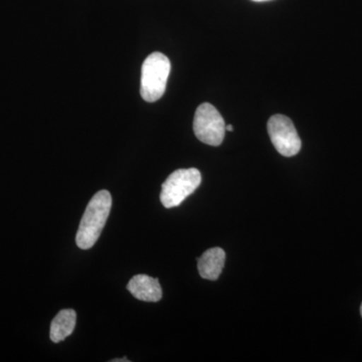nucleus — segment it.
<instances>
[{
	"mask_svg": "<svg viewBox=\"0 0 362 362\" xmlns=\"http://www.w3.org/2000/svg\"><path fill=\"white\" fill-rule=\"evenodd\" d=\"M194 131L199 141L211 146H218L225 138V120L213 105L202 104L195 112Z\"/></svg>",
	"mask_w": 362,
	"mask_h": 362,
	"instance_id": "4",
	"label": "nucleus"
},
{
	"mask_svg": "<svg viewBox=\"0 0 362 362\" xmlns=\"http://www.w3.org/2000/svg\"><path fill=\"white\" fill-rule=\"evenodd\" d=\"M361 316H362V304H361Z\"/></svg>",
	"mask_w": 362,
	"mask_h": 362,
	"instance_id": "12",
	"label": "nucleus"
},
{
	"mask_svg": "<svg viewBox=\"0 0 362 362\" xmlns=\"http://www.w3.org/2000/svg\"><path fill=\"white\" fill-rule=\"evenodd\" d=\"M233 127L232 125H226V131H233Z\"/></svg>",
	"mask_w": 362,
	"mask_h": 362,
	"instance_id": "10",
	"label": "nucleus"
},
{
	"mask_svg": "<svg viewBox=\"0 0 362 362\" xmlns=\"http://www.w3.org/2000/svg\"><path fill=\"white\" fill-rule=\"evenodd\" d=\"M268 133L274 147L281 156L291 157L301 150L302 143L294 124L288 117L277 114L268 122Z\"/></svg>",
	"mask_w": 362,
	"mask_h": 362,
	"instance_id": "5",
	"label": "nucleus"
},
{
	"mask_svg": "<svg viewBox=\"0 0 362 362\" xmlns=\"http://www.w3.org/2000/svg\"><path fill=\"white\" fill-rule=\"evenodd\" d=\"M77 314L71 309H64L52 321L49 337L52 342L59 343L70 337L75 329Z\"/></svg>",
	"mask_w": 362,
	"mask_h": 362,
	"instance_id": "8",
	"label": "nucleus"
},
{
	"mask_svg": "<svg viewBox=\"0 0 362 362\" xmlns=\"http://www.w3.org/2000/svg\"><path fill=\"white\" fill-rule=\"evenodd\" d=\"M170 69V61L161 52H153L145 59L142 65L140 88V94L145 101L152 103L163 96Z\"/></svg>",
	"mask_w": 362,
	"mask_h": 362,
	"instance_id": "2",
	"label": "nucleus"
},
{
	"mask_svg": "<svg viewBox=\"0 0 362 362\" xmlns=\"http://www.w3.org/2000/svg\"><path fill=\"white\" fill-rule=\"evenodd\" d=\"M252 1L262 2V1H268V0H252Z\"/></svg>",
	"mask_w": 362,
	"mask_h": 362,
	"instance_id": "11",
	"label": "nucleus"
},
{
	"mask_svg": "<svg viewBox=\"0 0 362 362\" xmlns=\"http://www.w3.org/2000/svg\"><path fill=\"white\" fill-rule=\"evenodd\" d=\"M128 291L144 302H158L162 298L161 286L158 279L147 275H136L127 285Z\"/></svg>",
	"mask_w": 362,
	"mask_h": 362,
	"instance_id": "6",
	"label": "nucleus"
},
{
	"mask_svg": "<svg viewBox=\"0 0 362 362\" xmlns=\"http://www.w3.org/2000/svg\"><path fill=\"white\" fill-rule=\"evenodd\" d=\"M112 362H129V359L124 358V359H113V361H111Z\"/></svg>",
	"mask_w": 362,
	"mask_h": 362,
	"instance_id": "9",
	"label": "nucleus"
},
{
	"mask_svg": "<svg viewBox=\"0 0 362 362\" xmlns=\"http://www.w3.org/2000/svg\"><path fill=\"white\" fill-rule=\"evenodd\" d=\"M111 207L112 197L108 190H100L92 197L76 235V243L80 249L89 250L96 244L108 220Z\"/></svg>",
	"mask_w": 362,
	"mask_h": 362,
	"instance_id": "1",
	"label": "nucleus"
},
{
	"mask_svg": "<svg viewBox=\"0 0 362 362\" xmlns=\"http://www.w3.org/2000/svg\"><path fill=\"white\" fill-rule=\"evenodd\" d=\"M202 175L197 168L178 169L162 185L161 204L166 209L180 206L201 185Z\"/></svg>",
	"mask_w": 362,
	"mask_h": 362,
	"instance_id": "3",
	"label": "nucleus"
},
{
	"mask_svg": "<svg viewBox=\"0 0 362 362\" xmlns=\"http://www.w3.org/2000/svg\"><path fill=\"white\" fill-rule=\"evenodd\" d=\"M226 262V252L221 247H211L199 259L197 268L202 278L216 281L223 272Z\"/></svg>",
	"mask_w": 362,
	"mask_h": 362,
	"instance_id": "7",
	"label": "nucleus"
}]
</instances>
